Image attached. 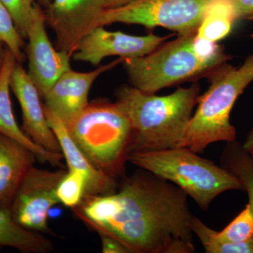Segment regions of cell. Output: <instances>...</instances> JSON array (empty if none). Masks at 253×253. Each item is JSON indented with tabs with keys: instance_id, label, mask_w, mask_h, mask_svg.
<instances>
[{
	"instance_id": "7a4b0ae2",
	"label": "cell",
	"mask_w": 253,
	"mask_h": 253,
	"mask_svg": "<svg viewBox=\"0 0 253 253\" xmlns=\"http://www.w3.org/2000/svg\"><path fill=\"white\" fill-rule=\"evenodd\" d=\"M199 96L197 83L166 96L147 94L131 85L120 87L116 101L131 129L129 155L179 146Z\"/></svg>"
},
{
	"instance_id": "484cf974",
	"label": "cell",
	"mask_w": 253,
	"mask_h": 253,
	"mask_svg": "<svg viewBox=\"0 0 253 253\" xmlns=\"http://www.w3.org/2000/svg\"><path fill=\"white\" fill-rule=\"evenodd\" d=\"M101 251L104 253H130L122 243L107 235L101 234Z\"/></svg>"
},
{
	"instance_id": "6da1fadb",
	"label": "cell",
	"mask_w": 253,
	"mask_h": 253,
	"mask_svg": "<svg viewBox=\"0 0 253 253\" xmlns=\"http://www.w3.org/2000/svg\"><path fill=\"white\" fill-rule=\"evenodd\" d=\"M187 194L145 169L125 178L118 192L85 196L73 212L99 235L130 253H193Z\"/></svg>"
},
{
	"instance_id": "ba28073f",
	"label": "cell",
	"mask_w": 253,
	"mask_h": 253,
	"mask_svg": "<svg viewBox=\"0 0 253 253\" xmlns=\"http://www.w3.org/2000/svg\"><path fill=\"white\" fill-rule=\"evenodd\" d=\"M67 170L51 171L33 166L23 178L10 211L21 225L38 232L50 233L47 224L48 212L60 204L56 189Z\"/></svg>"
},
{
	"instance_id": "52a82bcc",
	"label": "cell",
	"mask_w": 253,
	"mask_h": 253,
	"mask_svg": "<svg viewBox=\"0 0 253 253\" xmlns=\"http://www.w3.org/2000/svg\"><path fill=\"white\" fill-rule=\"evenodd\" d=\"M213 0H134L104 10L99 26L114 23L139 25L149 29L166 28L178 36L196 33Z\"/></svg>"
},
{
	"instance_id": "ffe728a7",
	"label": "cell",
	"mask_w": 253,
	"mask_h": 253,
	"mask_svg": "<svg viewBox=\"0 0 253 253\" xmlns=\"http://www.w3.org/2000/svg\"><path fill=\"white\" fill-rule=\"evenodd\" d=\"M191 231L201 241L207 253H253V238L246 242L230 244L216 241L212 234V229L196 217L191 219Z\"/></svg>"
},
{
	"instance_id": "8fae6325",
	"label": "cell",
	"mask_w": 253,
	"mask_h": 253,
	"mask_svg": "<svg viewBox=\"0 0 253 253\" xmlns=\"http://www.w3.org/2000/svg\"><path fill=\"white\" fill-rule=\"evenodd\" d=\"M169 38L152 33L144 36H131L120 31H109L104 26H99L82 40L72 58L94 66H99L109 56L134 59L152 52Z\"/></svg>"
},
{
	"instance_id": "44dd1931",
	"label": "cell",
	"mask_w": 253,
	"mask_h": 253,
	"mask_svg": "<svg viewBox=\"0 0 253 253\" xmlns=\"http://www.w3.org/2000/svg\"><path fill=\"white\" fill-rule=\"evenodd\" d=\"M212 234L216 241L221 243L246 242L253 238V214L249 205L238 214L232 221L221 231L212 229Z\"/></svg>"
},
{
	"instance_id": "5bb4252c",
	"label": "cell",
	"mask_w": 253,
	"mask_h": 253,
	"mask_svg": "<svg viewBox=\"0 0 253 253\" xmlns=\"http://www.w3.org/2000/svg\"><path fill=\"white\" fill-rule=\"evenodd\" d=\"M44 109L50 127L61 146L68 170L78 171L86 177L85 196L107 195L116 192L118 188L116 179L95 168L73 140L62 120L44 106Z\"/></svg>"
},
{
	"instance_id": "f1b7e54d",
	"label": "cell",
	"mask_w": 253,
	"mask_h": 253,
	"mask_svg": "<svg viewBox=\"0 0 253 253\" xmlns=\"http://www.w3.org/2000/svg\"><path fill=\"white\" fill-rule=\"evenodd\" d=\"M6 46L2 42L0 41V75L4 65L5 55H6Z\"/></svg>"
},
{
	"instance_id": "4316f807",
	"label": "cell",
	"mask_w": 253,
	"mask_h": 253,
	"mask_svg": "<svg viewBox=\"0 0 253 253\" xmlns=\"http://www.w3.org/2000/svg\"><path fill=\"white\" fill-rule=\"evenodd\" d=\"M133 1L134 0H101L105 10L121 7Z\"/></svg>"
},
{
	"instance_id": "7c38bea8",
	"label": "cell",
	"mask_w": 253,
	"mask_h": 253,
	"mask_svg": "<svg viewBox=\"0 0 253 253\" xmlns=\"http://www.w3.org/2000/svg\"><path fill=\"white\" fill-rule=\"evenodd\" d=\"M10 87L21 106V129L25 134L46 151L62 154L57 138L46 119L39 91L21 63L15 65L10 79Z\"/></svg>"
},
{
	"instance_id": "30bf717a",
	"label": "cell",
	"mask_w": 253,
	"mask_h": 253,
	"mask_svg": "<svg viewBox=\"0 0 253 253\" xmlns=\"http://www.w3.org/2000/svg\"><path fill=\"white\" fill-rule=\"evenodd\" d=\"M101 0H51L44 9L46 26L56 36V48L72 58L82 40L99 26Z\"/></svg>"
},
{
	"instance_id": "d6986e66",
	"label": "cell",
	"mask_w": 253,
	"mask_h": 253,
	"mask_svg": "<svg viewBox=\"0 0 253 253\" xmlns=\"http://www.w3.org/2000/svg\"><path fill=\"white\" fill-rule=\"evenodd\" d=\"M221 166L241 183L247 192L249 205L253 214V160L241 144L234 141L226 142L221 154Z\"/></svg>"
},
{
	"instance_id": "2e32d148",
	"label": "cell",
	"mask_w": 253,
	"mask_h": 253,
	"mask_svg": "<svg viewBox=\"0 0 253 253\" xmlns=\"http://www.w3.org/2000/svg\"><path fill=\"white\" fill-rule=\"evenodd\" d=\"M36 159L27 147L0 134V209L10 208L23 178Z\"/></svg>"
},
{
	"instance_id": "3957f363",
	"label": "cell",
	"mask_w": 253,
	"mask_h": 253,
	"mask_svg": "<svg viewBox=\"0 0 253 253\" xmlns=\"http://www.w3.org/2000/svg\"><path fill=\"white\" fill-rule=\"evenodd\" d=\"M231 59L221 46L201 39L196 32L178 36L149 54L122 63L131 86L155 94L168 86L206 78Z\"/></svg>"
},
{
	"instance_id": "7402d4cb",
	"label": "cell",
	"mask_w": 253,
	"mask_h": 253,
	"mask_svg": "<svg viewBox=\"0 0 253 253\" xmlns=\"http://www.w3.org/2000/svg\"><path fill=\"white\" fill-rule=\"evenodd\" d=\"M86 180L84 174L76 170H68L56 189L60 204L68 208L78 207L86 195Z\"/></svg>"
},
{
	"instance_id": "ac0fdd59",
	"label": "cell",
	"mask_w": 253,
	"mask_h": 253,
	"mask_svg": "<svg viewBox=\"0 0 253 253\" xmlns=\"http://www.w3.org/2000/svg\"><path fill=\"white\" fill-rule=\"evenodd\" d=\"M236 20L231 0H213L197 31L204 41L217 43L230 34Z\"/></svg>"
},
{
	"instance_id": "d4e9b609",
	"label": "cell",
	"mask_w": 253,
	"mask_h": 253,
	"mask_svg": "<svg viewBox=\"0 0 253 253\" xmlns=\"http://www.w3.org/2000/svg\"><path fill=\"white\" fill-rule=\"evenodd\" d=\"M236 20L253 19V0H231Z\"/></svg>"
},
{
	"instance_id": "603a6c76",
	"label": "cell",
	"mask_w": 253,
	"mask_h": 253,
	"mask_svg": "<svg viewBox=\"0 0 253 253\" xmlns=\"http://www.w3.org/2000/svg\"><path fill=\"white\" fill-rule=\"evenodd\" d=\"M24 40L16 28L12 15L0 0V41L14 54L16 61L21 63L26 59L23 51Z\"/></svg>"
},
{
	"instance_id": "cb8c5ba5",
	"label": "cell",
	"mask_w": 253,
	"mask_h": 253,
	"mask_svg": "<svg viewBox=\"0 0 253 253\" xmlns=\"http://www.w3.org/2000/svg\"><path fill=\"white\" fill-rule=\"evenodd\" d=\"M12 15L18 31L26 39L32 12L36 4L46 9L51 0H1Z\"/></svg>"
},
{
	"instance_id": "9a60e30c",
	"label": "cell",
	"mask_w": 253,
	"mask_h": 253,
	"mask_svg": "<svg viewBox=\"0 0 253 253\" xmlns=\"http://www.w3.org/2000/svg\"><path fill=\"white\" fill-rule=\"evenodd\" d=\"M17 62L14 54L6 47L4 65L0 75V134L27 147L36 155L40 162L59 166L63 158V154L50 152L37 145L25 134L16 122L10 98V79Z\"/></svg>"
},
{
	"instance_id": "e0dca14e",
	"label": "cell",
	"mask_w": 253,
	"mask_h": 253,
	"mask_svg": "<svg viewBox=\"0 0 253 253\" xmlns=\"http://www.w3.org/2000/svg\"><path fill=\"white\" fill-rule=\"evenodd\" d=\"M2 246L26 253H47L54 249L43 233L28 229L15 220L9 208L0 209V247Z\"/></svg>"
},
{
	"instance_id": "5b68a950",
	"label": "cell",
	"mask_w": 253,
	"mask_h": 253,
	"mask_svg": "<svg viewBox=\"0 0 253 253\" xmlns=\"http://www.w3.org/2000/svg\"><path fill=\"white\" fill-rule=\"evenodd\" d=\"M70 136L95 168L116 179L127 161L131 129L116 102L93 100L64 123Z\"/></svg>"
},
{
	"instance_id": "277c9868",
	"label": "cell",
	"mask_w": 253,
	"mask_h": 253,
	"mask_svg": "<svg viewBox=\"0 0 253 253\" xmlns=\"http://www.w3.org/2000/svg\"><path fill=\"white\" fill-rule=\"evenodd\" d=\"M206 78L209 88L200 95L197 109L179 146L197 154L213 143L236 140L237 132L231 123V113L238 98L253 82V54L240 67L225 63L214 68Z\"/></svg>"
},
{
	"instance_id": "9c48e42d",
	"label": "cell",
	"mask_w": 253,
	"mask_h": 253,
	"mask_svg": "<svg viewBox=\"0 0 253 253\" xmlns=\"http://www.w3.org/2000/svg\"><path fill=\"white\" fill-rule=\"evenodd\" d=\"M46 26L44 9L36 4L28 28L25 55L28 60V76L42 98L58 78L71 69V56L53 46Z\"/></svg>"
},
{
	"instance_id": "83f0119b",
	"label": "cell",
	"mask_w": 253,
	"mask_h": 253,
	"mask_svg": "<svg viewBox=\"0 0 253 253\" xmlns=\"http://www.w3.org/2000/svg\"><path fill=\"white\" fill-rule=\"evenodd\" d=\"M242 145L244 149L249 153V154L253 160V126L252 129L248 133L246 141H244V144H242Z\"/></svg>"
},
{
	"instance_id": "8992f818",
	"label": "cell",
	"mask_w": 253,
	"mask_h": 253,
	"mask_svg": "<svg viewBox=\"0 0 253 253\" xmlns=\"http://www.w3.org/2000/svg\"><path fill=\"white\" fill-rule=\"evenodd\" d=\"M127 161L177 186L204 211L222 193L243 190L224 168L183 146L132 153Z\"/></svg>"
},
{
	"instance_id": "4fadbf2b",
	"label": "cell",
	"mask_w": 253,
	"mask_h": 253,
	"mask_svg": "<svg viewBox=\"0 0 253 253\" xmlns=\"http://www.w3.org/2000/svg\"><path fill=\"white\" fill-rule=\"evenodd\" d=\"M123 61L124 59L119 58L89 72L68 70L58 78L43 96L44 106L62 120L63 123L68 122L89 104V91L96 80Z\"/></svg>"
}]
</instances>
